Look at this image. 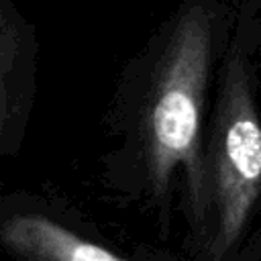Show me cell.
Segmentation results:
<instances>
[{
  "label": "cell",
  "mask_w": 261,
  "mask_h": 261,
  "mask_svg": "<svg viewBox=\"0 0 261 261\" xmlns=\"http://www.w3.org/2000/svg\"><path fill=\"white\" fill-rule=\"evenodd\" d=\"M20 232L24 234V241H29L37 251L49 257L57 259H116V255L94 247L90 243L77 241L67 232L57 230L51 224L45 222H29L27 226H20Z\"/></svg>",
  "instance_id": "3957f363"
},
{
  "label": "cell",
  "mask_w": 261,
  "mask_h": 261,
  "mask_svg": "<svg viewBox=\"0 0 261 261\" xmlns=\"http://www.w3.org/2000/svg\"><path fill=\"white\" fill-rule=\"evenodd\" d=\"M173 67L165 86L153 106V145L155 161L165 169L171 161L184 157L196 137L198 128V102H196V65Z\"/></svg>",
  "instance_id": "6da1fadb"
},
{
  "label": "cell",
  "mask_w": 261,
  "mask_h": 261,
  "mask_svg": "<svg viewBox=\"0 0 261 261\" xmlns=\"http://www.w3.org/2000/svg\"><path fill=\"white\" fill-rule=\"evenodd\" d=\"M224 188L230 200L228 214L232 226L239 222L241 212L247 206V194L261 177V128L249 112H241L232 118L224 137Z\"/></svg>",
  "instance_id": "7a4b0ae2"
}]
</instances>
